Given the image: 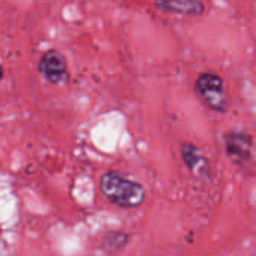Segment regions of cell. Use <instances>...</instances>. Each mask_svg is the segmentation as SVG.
<instances>
[{"instance_id": "cell-5", "label": "cell", "mask_w": 256, "mask_h": 256, "mask_svg": "<svg viewBox=\"0 0 256 256\" xmlns=\"http://www.w3.org/2000/svg\"><path fill=\"white\" fill-rule=\"evenodd\" d=\"M181 157L188 170L199 180H210L211 178V166L204 156V152L193 144H182L181 145Z\"/></svg>"}, {"instance_id": "cell-4", "label": "cell", "mask_w": 256, "mask_h": 256, "mask_svg": "<svg viewBox=\"0 0 256 256\" xmlns=\"http://www.w3.org/2000/svg\"><path fill=\"white\" fill-rule=\"evenodd\" d=\"M224 148L229 160H232L238 166H242L252 157V151H253L252 138L248 133L241 130L229 132L224 136Z\"/></svg>"}, {"instance_id": "cell-1", "label": "cell", "mask_w": 256, "mask_h": 256, "mask_svg": "<svg viewBox=\"0 0 256 256\" xmlns=\"http://www.w3.org/2000/svg\"><path fill=\"white\" fill-rule=\"evenodd\" d=\"M100 190L110 204L125 210L138 208L146 199L145 187L140 182L128 180L116 170H108L101 176Z\"/></svg>"}, {"instance_id": "cell-7", "label": "cell", "mask_w": 256, "mask_h": 256, "mask_svg": "<svg viewBox=\"0 0 256 256\" xmlns=\"http://www.w3.org/2000/svg\"><path fill=\"white\" fill-rule=\"evenodd\" d=\"M126 234L124 232H119V230H114V232H110L106 240H104V247L107 252L110 253H118L120 248H124V246L126 244Z\"/></svg>"}, {"instance_id": "cell-2", "label": "cell", "mask_w": 256, "mask_h": 256, "mask_svg": "<svg viewBox=\"0 0 256 256\" xmlns=\"http://www.w3.org/2000/svg\"><path fill=\"white\" fill-rule=\"evenodd\" d=\"M194 92L205 107L224 113L229 107V95L223 78L216 72H202L194 82Z\"/></svg>"}, {"instance_id": "cell-8", "label": "cell", "mask_w": 256, "mask_h": 256, "mask_svg": "<svg viewBox=\"0 0 256 256\" xmlns=\"http://www.w3.org/2000/svg\"><path fill=\"white\" fill-rule=\"evenodd\" d=\"M4 74H5V71H4V65H2V62H0V80L4 78Z\"/></svg>"}, {"instance_id": "cell-6", "label": "cell", "mask_w": 256, "mask_h": 256, "mask_svg": "<svg viewBox=\"0 0 256 256\" xmlns=\"http://www.w3.org/2000/svg\"><path fill=\"white\" fill-rule=\"evenodd\" d=\"M157 10L175 16L199 17L205 12L202 0H156Z\"/></svg>"}, {"instance_id": "cell-3", "label": "cell", "mask_w": 256, "mask_h": 256, "mask_svg": "<svg viewBox=\"0 0 256 256\" xmlns=\"http://www.w3.org/2000/svg\"><path fill=\"white\" fill-rule=\"evenodd\" d=\"M41 76L52 84H65L68 82V66L65 56L58 50H48L40 60Z\"/></svg>"}]
</instances>
